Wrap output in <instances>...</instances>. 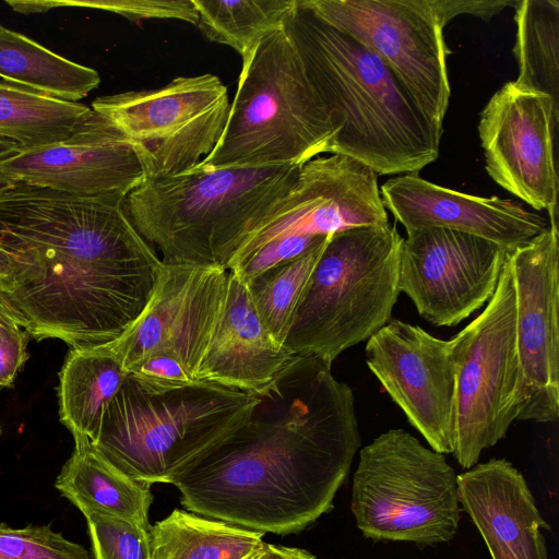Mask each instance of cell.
<instances>
[{
    "label": "cell",
    "mask_w": 559,
    "mask_h": 559,
    "mask_svg": "<svg viewBox=\"0 0 559 559\" xmlns=\"http://www.w3.org/2000/svg\"><path fill=\"white\" fill-rule=\"evenodd\" d=\"M294 355L234 432L170 476L189 512L261 534L299 533L333 508L361 444L349 385Z\"/></svg>",
    "instance_id": "obj_1"
},
{
    "label": "cell",
    "mask_w": 559,
    "mask_h": 559,
    "mask_svg": "<svg viewBox=\"0 0 559 559\" xmlns=\"http://www.w3.org/2000/svg\"><path fill=\"white\" fill-rule=\"evenodd\" d=\"M0 247L14 288L4 297L37 341L111 343L147 306L163 262L123 204L16 182L0 193Z\"/></svg>",
    "instance_id": "obj_2"
},
{
    "label": "cell",
    "mask_w": 559,
    "mask_h": 559,
    "mask_svg": "<svg viewBox=\"0 0 559 559\" xmlns=\"http://www.w3.org/2000/svg\"><path fill=\"white\" fill-rule=\"evenodd\" d=\"M286 26L337 129L331 154L353 157L378 176L417 174L438 158L443 132L376 53L299 0Z\"/></svg>",
    "instance_id": "obj_3"
},
{
    "label": "cell",
    "mask_w": 559,
    "mask_h": 559,
    "mask_svg": "<svg viewBox=\"0 0 559 559\" xmlns=\"http://www.w3.org/2000/svg\"><path fill=\"white\" fill-rule=\"evenodd\" d=\"M301 166L193 168L145 179L123 207L140 235L162 252L163 263L226 269L294 187Z\"/></svg>",
    "instance_id": "obj_4"
},
{
    "label": "cell",
    "mask_w": 559,
    "mask_h": 559,
    "mask_svg": "<svg viewBox=\"0 0 559 559\" xmlns=\"http://www.w3.org/2000/svg\"><path fill=\"white\" fill-rule=\"evenodd\" d=\"M337 129L286 23L245 57L222 136L199 169L304 165Z\"/></svg>",
    "instance_id": "obj_5"
},
{
    "label": "cell",
    "mask_w": 559,
    "mask_h": 559,
    "mask_svg": "<svg viewBox=\"0 0 559 559\" xmlns=\"http://www.w3.org/2000/svg\"><path fill=\"white\" fill-rule=\"evenodd\" d=\"M257 402L251 393L215 383L159 388L128 374L92 443L131 478L166 483L239 428Z\"/></svg>",
    "instance_id": "obj_6"
},
{
    "label": "cell",
    "mask_w": 559,
    "mask_h": 559,
    "mask_svg": "<svg viewBox=\"0 0 559 559\" xmlns=\"http://www.w3.org/2000/svg\"><path fill=\"white\" fill-rule=\"evenodd\" d=\"M403 238L392 226L359 227L329 237L294 313L283 346L332 366L391 319L400 295Z\"/></svg>",
    "instance_id": "obj_7"
},
{
    "label": "cell",
    "mask_w": 559,
    "mask_h": 559,
    "mask_svg": "<svg viewBox=\"0 0 559 559\" xmlns=\"http://www.w3.org/2000/svg\"><path fill=\"white\" fill-rule=\"evenodd\" d=\"M350 510L368 538L447 543L460 521L457 475L444 454L404 429H390L359 452Z\"/></svg>",
    "instance_id": "obj_8"
},
{
    "label": "cell",
    "mask_w": 559,
    "mask_h": 559,
    "mask_svg": "<svg viewBox=\"0 0 559 559\" xmlns=\"http://www.w3.org/2000/svg\"><path fill=\"white\" fill-rule=\"evenodd\" d=\"M450 342L456 365L452 454L471 468L485 449L506 437L521 411L515 293L507 258L491 299Z\"/></svg>",
    "instance_id": "obj_9"
},
{
    "label": "cell",
    "mask_w": 559,
    "mask_h": 559,
    "mask_svg": "<svg viewBox=\"0 0 559 559\" xmlns=\"http://www.w3.org/2000/svg\"><path fill=\"white\" fill-rule=\"evenodd\" d=\"M228 91L205 73L177 76L164 86L104 95L91 108L128 140L145 179L185 174L211 154L229 111Z\"/></svg>",
    "instance_id": "obj_10"
},
{
    "label": "cell",
    "mask_w": 559,
    "mask_h": 559,
    "mask_svg": "<svg viewBox=\"0 0 559 559\" xmlns=\"http://www.w3.org/2000/svg\"><path fill=\"white\" fill-rule=\"evenodd\" d=\"M324 23L376 53L443 132L451 88L443 26L431 0H299Z\"/></svg>",
    "instance_id": "obj_11"
},
{
    "label": "cell",
    "mask_w": 559,
    "mask_h": 559,
    "mask_svg": "<svg viewBox=\"0 0 559 559\" xmlns=\"http://www.w3.org/2000/svg\"><path fill=\"white\" fill-rule=\"evenodd\" d=\"M399 287L436 326H455L486 305L497 288L507 249L443 228L406 233Z\"/></svg>",
    "instance_id": "obj_12"
},
{
    "label": "cell",
    "mask_w": 559,
    "mask_h": 559,
    "mask_svg": "<svg viewBox=\"0 0 559 559\" xmlns=\"http://www.w3.org/2000/svg\"><path fill=\"white\" fill-rule=\"evenodd\" d=\"M559 106L550 96L506 83L479 115L478 134L489 177L558 225L555 140Z\"/></svg>",
    "instance_id": "obj_13"
},
{
    "label": "cell",
    "mask_w": 559,
    "mask_h": 559,
    "mask_svg": "<svg viewBox=\"0 0 559 559\" xmlns=\"http://www.w3.org/2000/svg\"><path fill=\"white\" fill-rule=\"evenodd\" d=\"M515 293L516 346L522 371L518 419L552 423L559 415V231L550 224L507 251Z\"/></svg>",
    "instance_id": "obj_14"
},
{
    "label": "cell",
    "mask_w": 559,
    "mask_h": 559,
    "mask_svg": "<svg viewBox=\"0 0 559 559\" xmlns=\"http://www.w3.org/2000/svg\"><path fill=\"white\" fill-rule=\"evenodd\" d=\"M366 364L430 448L452 454L456 365L450 341L391 320L368 341Z\"/></svg>",
    "instance_id": "obj_15"
},
{
    "label": "cell",
    "mask_w": 559,
    "mask_h": 559,
    "mask_svg": "<svg viewBox=\"0 0 559 559\" xmlns=\"http://www.w3.org/2000/svg\"><path fill=\"white\" fill-rule=\"evenodd\" d=\"M228 270L212 265L163 263L157 286L142 314L109 343L129 370L151 355L179 362L198 373L221 316Z\"/></svg>",
    "instance_id": "obj_16"
},
{
    "label": "cell",
    "mask_w": 559,
    "mask_h": 559,
    "mask_svg": "<svg viewBox=\"0 0 559 559\" xmlns=\"http://www.w3.org/2000/svg\"><path fill=\"white\" fill-rule=\"evenodd\" d=\"M369 166L342 154L318 156L304 164L290 191L249 235L235 260L284 237H324L359 227L389 226Z\"/></svg>",
    "instance_id": "obj_17"
},
{
    "label": "cell",
    "mask_w": 559,
    "mask_h": 559,
    "mask_svg": "<svg viewBox=\"0 0 559 559\" xmlns=\"http://www.w3.org/2000/svg\"><path fill=\"white\" fill-rule=\"evenodd\" d=\"M0 174L16 182L116 204H123L145 180L131 144L94 110L67 140L1 160Z\"/></svg>",
    "instance_id": "obj_18"
},
{
    "label": "cell",
    "mask_w": 559,
    "mask_h": 559,
    "mask_svg": "<svg viewBox=\"0 0 559 559\" xmlns=\"http://www.w3.org/2000/svg\"><path fill=\"white\" fill-rule=\"evenodd\" d=\"M380 194L385 210L406 233L443 228L477 236L511 250L548 227L540 214L512 200L455 191L417 174L389 179L381 186Z\"/></svg>",
    "instance_id": "obj_19"
},
{
    "label": "cell",
    "mask_w": 559,
    "mask_h": 559,
    "mask_svg": "<svg viewBox=\"0 0 559 559\" xmlns=\"http://www.w3.org/2000/svg\"><path fill=\"white\" fill-rule=\"evenodd\" d=\"M460 504L479 531L492 559H547L539 513L523 475L492 459L457 475Z\"/></svg>",
    "instance_id": "obj_20"
},
{
    "label": "cell",
    "mask_w": 559,
    "mask_h": 559,
    "mask_svg": "<svg viewBox=\"0 0 559 559\" xmlns=\"http://www.w3.org/2000/svg\"><path fill=\"white\" fill-rule=\"evenodd\" d=\"M293 356L264 330L247 285L228 271L225 302L198 381L253 393L270 383Z\"/></svg>",
    "instance_id": "obj_21"
},
{
    "label": "cell",
    "mask_w": 559,
    "mask_h": 559,
    "mask_svg": "<svg viewBox=\"0 0 559 559\" xmlns=\"http://www.w3.org/2000/svg\"><path fill=\"white\" fill-rule=\"evenodd\" d=\"M74 449L55 487L80 511L98 510L151 527V484L136 480L108 462L87 437H75Z\"/></svg>",
    "instance_id": "obj_22"
},
{
    "label": "cell",
    "mask_w": 559,
    "mask_h": 559,
    "mask_svg": "<svg viewBox=\"0 0 559 559\" xmlns=\"http://www.w3.org/2000/svg\"><path fill=\"white\" fill-rule=\"evenodd\" d=\"M109 343L69 350L57 388L60 421L73 438L95 440L103 413L128 377Z\"/></svg>",
    "instance_id": "obj_23"
},
{
    "label": "cell",
    "mask_w": 559,
    "mask_h": 559,
    "mask_svg": "<svg viewBox=\"0 0 559 559\" xmlns=\"http://www.w3.org/2000/svg\"><path fill=\"white\" fill-rule=\"evenodd\" d=\"M0 78L9 83L72 103L87 96L100 83L96 70L73 62L2 25Z\"/></svg>",
    "instance_id": "obj_24"
},
{
    "label": "cell",
    "mask_w": 559,
    "mask_h": 559,
    "mask_svg": "<svg viewBox=\"0 0 559 559\" xmlns=\"http://www.w3.org/2000/svg\"><path fill=\"white\" fill-rule=\"evenodd\" d=\"M151 559H251L263 534L175 509L151 526Z\"/></svg>",
    "instance_id": "obj_25"
},
{
    "label": "cell",
    "mask_w": 559,
    "mask_h": 559,
    "mask_svg": "<svg viewBox=\"0 0 559 559\" xmlns=\"http://www.w3.org/2000/svg\"><path fill=\"white\" fill-rule=\"evenodd\" d=\"M93 115L81 103L57 99L9 82H0V138L22 151L61 142Z\"/></svg>",
    "instance_id": "obj_26"
},
{
    "label": "cell",
    "mask_w": 559,
    "mask_h": 559,
    "mask_svg": "<svg viewBox=\"0 0 559 559\" xmlns=\"http://www.w3.org/2000/svg\"><path fill=\"white\" fill-rule=\"evenodd\" d=\"M514 9L519 75L513 83L546 94L559 106V2L520 0Z\"/></svg>",
    "instance_id": "obj_27"
},
{
    "label": "cell",
    "mask_w": 559,
    "mask_h": 559,
    "mask_svg": "<svg viewBox=\"0 0 559 559\" xmlns=\"http://www.w3.org/2000/svg\"><path fill=\"white\" fill-rule=\"evenodd\" d=\"M197 26L211 40L235 49L241 58L265 36L283 27L297 0H193Z\"/></svg>",
    "instance_id": "obj_28"
},
{
    "label": "cell",
    "mask_w": 559,
    "mask_h": 559,
    "mask_svg": "<svg viewBox=\"0 0 559 559\" xmlns=\"http://www.w3.org/2000/svg\"><path fill=\"white\" fill-rule=\"evenodd\" d=\"M330 236L301 255L265 270L246 284L262 326L278 345L283 346L286 340L307 282Z\"/></svg>",
    "instance_id": "obj_29"
},
{
    "label": "cell",
    "mask_w": 559,
    "mask_h": 559,
    "mask_svg": "<svg viewBox=\"0 0 559 559\" xmlns=\"http://www.w3.org/2000/svg\"><path fill=\"white\" fill-rule=\"evenodd\" d=\"M85 516L94 559H151V527L98 510Z\"/></svg>",
    "instance_id": "obj_30"
},
{
    "label": "cell",
    "mask_w": 559,
    "mask_h": 559,
    "mask_svg": "<svg viewBox=\"0 0 559 559\" xmlns=\"http://www.w3.org/2000/svg\"><path fill=\"white\" fill-rule=\"evenodd\" d=\"M0 559H91L87 550L47 525L0 524Z\"/></svg>",
    "instance_id": "obj_31"
},
{
    "label": "cell",
    "mask_w": 559,
    "mask_h": 559,
    "mask_svg": "<svg viewBox=\"0 0 559 559\" xmlns=\"http://www.w3.org/2000/svg\"><path fill=\"white\" fill-rule=\"evenodd\" d=\"M48 9L80 7L112 12L138 22L144 20H179L197 24L198 11L193 0H94L47 1Z\"/></svg>",
    "instance_id": "obj_32"
},
{
    "label": "cell",
    "mask_w": 559,
    "mask_h": 559,
    "mask_svg": "<svg viewBox=\"0 0 559 559\" xmlns=\"http://www.w3.org/2000/svg\"><path fill=\"white\" fill-rule=\"evenodd\" d=\"M28 336L15 320L0 325V388L11 385L26 362Z\"/></svg>",
    "instance_id": "obj_33"
},
{
    "label": "cell",
    "mask_w": 559,
    "mask_h": 559,
    "mask_svg": "<svg viewBox=\"0 0 559 559\" xmlns=\"http://www.w3.org/2000/svg\"><path fill=\"white\" fill-rule=\"evenodd\" d=\"M520 0H431L443 27L455 16L469 14L490 20L507 7L515 8Z\"/></svg>",
    "instance_id": "obj_34"
},
{
    "label": "cell",
    "mask_w": 559,
    "mask_h": 559,
    "mask_svg": "<svg viewBox=\"0 0 559 559\" xmlns=\"http://www.w3.org/2000/svg\"><path fill=\"white\" fill-rule=\"evenodd\" d=\"M14 288V275L9 254L0 247V295L8 296Z\"/></svg>",
    "instance_id": "obj_35"
},
{
    "label": "cell",
    "mask_w": 559,
    "mask_h": 559,
    "mask_svg": "<svg viewBox=\"0 0 559 559\" xmlns=\"http://www.w3.org/2000/svg\"><path fill=\"white\" fill-rule=\"evenodd\" d=\"M277 552L280 559H316L308 550L296 547L277 545Z\"/></svg>",
    "instance_id": "obj_36"
},
{
    "label": "cell",
    "mask_w": 559,
    "mask_h": 559,
    "mask_svg": "<svg viewBox=\"0 0 559 559\" xmlns=\"http://www.w3.org/2000/svg\"><path fill=\"white\" fill-rule=\"evenodd\" d=\"M20 151L22 150L16 143L0 138V162L12 157Z\"/></svg>",
    "instance_id": "obj_37"
},
{
    "label": "cell",
    "mask_w": 559,
    "mask_h": 559,
    "mask_svg": "<svg viewBox=\"0 0 559 559\" xmlns=\"http://www.w3.org/2000/svg\"><path fill=\"white\" fill-rule=\"evenodd\" d=\"M251 559H280L277 545L264 543L263 547Z\"/></svg>",
    "instance_id": "obj_38"
},
{
    "label": "cell",
    "mask_w": 559,
    "mask_h": 559,
    "mask_svg": "<svg viewBox=\"0 0 559 559\" xmlns=\"http://www.w3.org/2000/svg\"><path fill=\"white\" fill-rule=\"evenodd\" d=\"M13 320L16 321L15 317L11 312V310H10L9 306L7 305L5 300L0 295V325L2 323H4V322H9V321H13Z\"/></svg>",
    "instance_id": "obj_39"
},
{
    "label": "cell",
    "mask_w": 559,
    "mask_h": 559,
    "mask_svg": "<svg viewBox=\"0 0 559 559\" xmlns=\"http://www.w3.org/2000/svg\"><path fill=\"white\" fill-rule=\"evenodd\" d=\"M16 183L12 178L0 174V193L13 187Z\"/></svg>",
    "instance_id": "obj_40"
},
{
    "label": "cell",
    "mask_w": 559,
    "mask_h": 559,
    "mask_svg": "<svg viewBox=\"0 0 559 559\" xmlns=\"http://www.w3.org/2000/svg\"><path fill=\"white\" fill-rule=\"evenodd\" d=\"M0 435H1V426H0Z\"/></svg>",
    "instance_id": "obj_41"
}]
</instances>
